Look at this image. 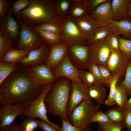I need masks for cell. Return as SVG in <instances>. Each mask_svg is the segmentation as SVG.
Masks as SVG:
<instances>
[{
    "label": "cell",
    "instance_id": "db71d44e",
    "mask_svg": "<svg viewBox=\"0 0 131 131\" xmlns=\"http://www.w3.org/2000/svg\"><path fill=\"white\" fill-rule=\"evenodd\" d=\"M128 131V130H126V131Z\"/></svg>",
    "mask_w": 131,
    "mask_h": 131
},
{
    "label": "cell",
    "instance_id": "7bdbcfd3",
    "mask_svg": "<svg viewBox=\"0 0 131 131\" xmlns=\"http://www.w3.org/2000/svg\"><path fill=\"white\" fill-rule=\"evenodd\" d=\"M86 69L92 74L95 78L98 84L103 85L102 80L98 65L89 62L87 65Z\"/></svg>",
    "mask_w": 131,
    "mask_h": 131
},
{
    "label": "cell",
    "instance_id": "4fadbf2b",
    "mask_svg": "<svg viewBox=\"0 0 131 131\" xmlns=\"http://www.w3.org/2000/svg\"><path fill=\"white\" fill-rule=\"evenodd\" d=\"M50 47L51 45L45 42L40 47L31 50L20 63L24 66L28 67L41 65L47 57Z\"/></svg>",
    "mask_w": 131,
    "mask_h": 131
},
{
    "label": "cell",
    "instance_id": "ffe728a7",
    "mask_svg": "<svg viewBox=\"0 0 131 131\" xmlns=\"http://www.w3.org/2000/svg\"><path fill=\"white\" fill-rule=\"evenodd\" d=\"M112 32L123 38L131 40V21L127 18L118 21L113 20L109 25Z\"/></svg>",
    "mask_w": 131,
    "mask_h": 131
},
{
    "label": "cell",
    "instance_id": "277c9868",
    "mask_svg": "<svg viewBox=\"0 0 131 131\" xmlns=\"http://www.w3.org/2000/svg\"><path fill=\"white\" fill-rule=\"evenodd\" d=\"M101 107V106L96 104L92 99H86L73 109L68 120L73 125L85 130L89 128V121L91 116Z\"/></svg>",
    "mask_w": 131,
    "mask_h": 131
},
{
    "label": "cell",
    "instance_id": "ba28073f",
    "mask_svg": "<svg viewBox=\"0 0 131 131\" xmlns=\"http://www.w3.org/2000/svg\"><path fill=\"white\" fill-rule=\"evenodd\" d=\"M52 70L45 65L28 67L26 72L31 82L39 87L52 84L56 78Z\"/></svg>",
    "mask_w": 131,
    "mask_h": 131
},
{
    "label": "cell",
    "instance_id": "9c48e42d",
    "mask_svg": "<svg viewBox=\"0 0 131 131\" xmlns=\"http://www.w3.org/2000/svg\"><path fill=\"white\" fill-rule=\"evenodd\" d=\"M88 45L90 62L106 66L112 51L106 40Z\"/></svg>",
    "mask_w": 131,
    "mask_h": 131
},
{
    "label": "cell",
    "instance_id": "30bf717a",
    "mask_svg": "<svg viewBox=\"0 0 131 131\" xmlns=\"http://www.w3.org/2000/svg\"><path fill=\"white\" fill-rule=\"evenodd\" d=\"M52 72L56 79L64 77L71 82H82L80 78L79 70L72 63L68 54Z\"/></svg>",
    "mask_w": 131,
    "mask_h": 131
},
{
    "label": "cell",
    "instance_id": "7c38bea8",
    "mask_svg": "<svg viewBox=\"0 0 131 131\" xmlns=\"http://www.w3.org/2000/svg\"><path fill=\"white\" fill-rule=\"evenodd\" d=\"M68 54L72 63L80 70L86 69L90 62L88 45L77 44L68 46Z\"/></svg>",
    "mask_w": 131,
    "mask_h": 131
},
{
    "label": "cell",
    "instance_id": "d6a6232c",
    "mask_svg": "<svg viewBox=\"0 0 131 131\" xmlns=\"http://www.w3.org/2000/svg\"><path fill=\"white\" fill-rule=\"evenodd\" d=\"M31 25L39 29L59 35L62 29V25L51 23L44 22Z\"/></svg>",
    "mask_w": 131,
    "mask_h": 131
},
{
    "label": "cell",
    "instance_id": "4dcf8cb0",
    "mask_svg": "<svg viewBox=\"0 0 131 131\" xmlns=\"http://www.w3.org/2000/svg\"><path fill=\"white\" fill-rule=\"evenodd\" d=\"M106 112L112 123L123 126V109L119 107H114L108 110Z\"/></svg>",
    "mask_w": 131,
    "mask_h": 131
},
{
    "label": "cell",
    "instance_id": "83f0119b",
    "mask_svg": "<svg viewBox=\"0 0 131 131\" xmlns=\"http://www.w3.org/2000/svg\"><path fill=\"white\" fill-rule=\"evenodd\" d=\"M119 78V75L117 74H115L112 76L109 84V93L104 103L107 106H112L116 105L115 98L117 85Z\"/></svg>",
    "mask_w": 131,
    "mask_h": 131
},
{
    "label": "cell",
    "instance_id": "e0dca14e",
    "mask_svg": "<svg viewBox=\"0 0 131 131\" xmlns=\"http://www.w3.org/2000/svg\"><path fill=\"white\" fill-rule=\"evenodd\" d=\"M68 49V46L63 43L51 45L45 65L53 70L67 54Z\"/></svg>",
    "mask_w": 131,
    "mask_h": 131
},
{
    "label": "cell",
    "instance_id": "8fae6325",
    "mask_svg": "<svg viewBox=\"0 0 131 131\" xmlns=\"http://www.w3.org/2000/svg\"><path fill=\"white\" fill-rule=\"evenodd\" d=\"M71 91L67 108L68 117L76 106L83 101L90 98L88 87L82 82H71Z\"/></svg>",
    "mask_w": 131,
    "mask_h": 131
},
{
    "label": "cell",
    "instance_id": "816d5d0a",
    "mask_svg": "<svg viewBox=\"0 0 131 131\" xmlns=\"http://www.w3.org/2000/svg\"><path fill=\"white\" fill-rule=\"evenodd\" d=\"M127 18L131 21V0L128 4V15Z\"/></svg>",
    "mask_w": 131,
    "mask_h": 131
},
{
    "label": "cell",
    "instance_id": "4316f807",
    "mask_svg": "<svg viewBox=\"0 0 131 131\" xmlns=\"http://www.w3.org/2000/svg\"><path fill=\"white\" fill-rule=\"evenodd\" d=\"M112 32L111 28L109 25L99 27L92 37L87 40V44L88 45L93 43L104 40Z\"/></svg>",
    "mask_w": 131,
    "mask_h": 131
},
{
    "label": "cell",
    "instance_id": "5bb4252c",
    "mask_svg": "<svg viewBox=\"0 0 131 131\" xmlns=\"http://www.w3.org/2000/svg\"><path fill=\"white\" fill-rule=\"evenodd\" d=\"M130 60L122 53L112 50L106 66L112 75L117 74L120 78L124 77Z\"/></svg>",
    "mask_w": 131,
    "mask_h": 131
},
{
    "label": "cell",
    "instance_id": "b9f144b4",
    "mask_svg": "<svg viewBox=\"0 0 131 131\" xmlns=\"http://www.w3.org/2000/svg\"><path fill=\"white\" fill-rule=\"evenodd\" d=\"M98 131H122L123 126L112 122L98 123Z\"/></svg>",
    "mask_w": 131,
    "mask_h": 131
},
{
    "label": "cell",
    "instance_id": "cb8c5ba5",
    "mask_svg": "<svg viewBox=\"0 0 131 131\" xmlns=\"http://www.w3.org/2000/svg\"><path fill=\"white\" fill-rule=\"evenodd\" d=\"M90 98L94 99L97 104L101 106L104 104L107 95L106 90L102 84H98L88 87Z\"/></svg>",
    "mask_w": 131,
    "mask_h": 131
},
{
    "label": "cell",
    "instance_id": "f1b7e54d",
    "mask_svg": "<svg viewBox=\"0 0 131 131\" xmlns=\"http://www.w3.org/2000/svg\"><path fill=\"white\" fill-rule=\"evenodd\" d=\"M29 25L40 34L46 42L51 46L61 43L59 35L39 29L32 25Z\"/></svg>",
    "mask_w": 131,
    "mask_h": 131
},
{
    "label": "cell",
    "instance_id": "9a60e30c",
    "mask_svg": "<svg viewBox=\"0 0 131 131\" xmlns=\"http://www.w3.org/2000/svg\"><path fill=\"white\" fill-rule=\"evenodd\" d=\"M26 108L12 104L1 105L0 108V128L8 126L18 115H24Z\"/></svg>",
    "mask_w": 131,
    "mask_h": 131
},
{
    "label": "cell",
    "instance_id": "ac0fdd59",
    "mask_svg": "<svg viewBox=\"0 0 131 131\" xmlns=\"http://www.w3.org/2000/svg\"><path fill=\"white\" fill-rule=\"evenodd\" d=\"M70 19L87 41L99 27L90 15Z\"/></svg>",
    "mask_w": 131,
    "mask_h": 131
},
{
    "label": "cell",
    "instance_id": "681fc988",
    "mask_svg": "<svg viewBox=\"0 0 131 131\" xmlns=\"http://www.w3.org/2000/svg\"><path fill=\"white\" fill-rule=\"evenodd\" d=\"M0 131H23L19 125L15 122L10 125L2 128H0Z\"/></svg>",
    "mask_w": 131,
    "mask_h": 131
},
{
    "label": "cell",
    "instance_id": "3957f363",
    "mask_svg": "<svg viewBox=\"0 0 131 131\" xmlns=\"http://www.w3.org/2000/svg\"><path fill=\"white\" fill-rule=\"evenodd\" d=\"M71 90V82L66 78L60 79L53 85L45 100L50 114L68 120L67 108Z\"/></svg>",
    "mask_w": 131,
    "mask_h": 131
},
{
    "label": "cell",
    "instance_id": "f6af8a7d",
    "mask_svg": "<svg viewBox=\"0 0 131 131\" xmlns=\"http://www.w3.org/2000/svg\"><path fill=\"white\" fill-rule=\"evenodd\" d=\"M123 125L128 131H131V109H123Z\"/></svg>",
    "mask_w": 131,
    "mask_h": 131
},
{
    "label": "cell",
    "instance_id": "e575fe53",
    "mask_svg": "<svg viewBox=\"0 0 131 131\" xmlns=\"http://www.w3.org/2000/svg\"><path fill=\"white\" fill-rule=\"evenodd\" d=\"M23 121L19 125L23 131H34L39 127L40 121L35 119H25L22 117Z\"/></svg>",
    "mask_w": 131,
    "mask_h": 131
},
{
    "label": "cell",
    "instance_id": "c3c4849f",
    "mask_svg": "<svg viewBox=\"0 0 131 131\" xmlns=\"http://www.w3.org/2000/svg\"><path fill=\"white\" fill-rule=\"evenodd\" d=\"M39 127L43 131H58L52 125L42 120L40 121Z\"/></svg>",
    "mask_w": 131,
    "mask_h": 131
},
{
    "label": "cell",
    "instance_id": "74e56055",
    "mask_svg": "<svg viewBox=\"0 0 131 131\" xmlns=\"http://www.w3.org/2000/svg\"><path fill=\"white\" fill-rule=\"evenodd\" d=\"M30 0H17L14 1L10 7L12 15L15 16L29 5Z\"/></svg>",
    "mask_w": 131,
    "mask_h": 131
},
{
    "label": "cell",
    "instance_id": "7a4b0ae2",
    "mask_svg": "<svg viewBox=\"0 0 131 131\" xmlns=\"http://www.w3.org/2000/svg\"><path fill=\"white\" fill-rule=\"evenodd\" d=\"M55 0H30L29 5L14 16L28 25L49 22L61 25L63 19L56 15Z\"/></svg>",
    "mask_w": 131,
    "mask_h": 131
},
{
    "label": "cell",
    "instance_id": "d4e9b609",
    "mask_svg": "<svg viewBox=\"0 0 131 131\" xmlns=\"http://www.w3.org/2000/svg\"><path fill=\"white\" fill-rule=\"evenodd\" d=\"M72 2L73 0H55L54 9L57 15L62 19L67 17L71 7Z\"/></svg>",
    "mask_w": 131,
    "mask_h": 131
},
{
    "label": "cell",
    "instance_id": "44dd1931",
    "mask_svg": "<svg viewBox=\"0 0 131 131\" xmlns=\"http://www.w3.org/2000/svg\"><path fill=\"white\" fill-rule=\"evenodd\" d=\"M131 0H111L113 20L118 21L127 18L128 4Z\"/></svg>",
    "mask_w": 131,
    "mask_h": 131
},
{
    "label": "cell",
    "instance_id": "7402d4cb",
    "mask_svg": "<svg viewBox=\"0 0 131 131\" xmlns=\"http://www.w3.org/2000/svg\"><path fill=\"white\" fill-rule=\"evenodd\" d=\"M90 14L85 0H73L67 17L70 18H78L90 15Z\"/></svg>",
    "mask_w": 131,
    "mask_h": 131
},
{
    "label": "cell",
    "instance_id": "f907efd6",
    "mask_svg": "<svg viewBox=\"0 0 131 131\" xmlns=\"http://www.w3.org/2000/svg\"><path fill=\"white\" fill-rule=\"evenodd\" d=\"M131 109V97L128 99L123 109Z\"/></svg>",
    "mask_w": 131,
    "mask_h": 131
},
{
    "label": "cell",
    "instance_id": "52a82bcc",
    "mask_svg": "<svg viewBox=\"0 0 131 131\" xmlns=\"http://www.w3.org/2000/svg\"><path fill=\"white\" fill-rule=\"evenodd\" d=\"M61 25L62 29L59 35L61 43L68 46L87 44V40L70 18L63 19Z\"/></svg>",
    "mask_w": 131,
    "mask_h": 131
},
{
    "label": "cell",
    "instance_id": "ab89813d",
    "mask_svg": "<svg viewBox=\"0 0 131 131\" xmlns=\"http://www.w3.org/2000/svg\"><path fill=\"white\" fill-rule=\"evenodd\" d=\"M106 40L112 50L122 53L119 48L118 36L112 32L109 35Z\"/></svg>",
    "mask_w": 131,
    "mask_h": 131
},
{
    "label": "cell",
    "instance_id": "8992f818",
    "mask_svg": "<svg viewBox=\"0 0 131 131\" xmlns=\"http://www.w3.org/2000/svg\"><path fill=\"white\" fill-rule=\"evenodd\" d=\"M20 27L19 39L16 49L32 50L40 47L46 42L40 34L30 25L16 19Z\"/></svg>",
    "mask_w": 131,
    "mask_h": 131
},
{
    "label": "cell",
    "instance_id": "836d02e7",
    "mask_svg": "<svg viewBox=\"0 0 131 131\" xmlns=\"http://www.w3.org/2000/svg\"><path fill=\"white\" fill-rule=\"evenodd\" d=\"M79 73L82 82L88 87L99 84L94 76L89 71L80 70Z\"/></svg>",
    "mask_w": 131,
    "mask_h": 131
},
{
    "label": "cell",
    "instance_id": "603a6c76",
    "mask_svg": "<svg viewBox=\"0 0 131 131\" xmlns=\"http://www.w3.org/2000/svg\"><path fill=\"white\" fill-rule=\"evenodd\" d=\"M31 50L10 49L4 53L0 62L16 63L20 62L26 57Z\"/></svg>",
    "mask_w": 131,
    "mask_h": 131
},
{
    "label": "cell",
    "instance_id": "484cf974",
    "mask_svg": "<svg viewBox=\"0 0 131 131\" xmlns=\"http://www.w3.org/2000/svg\"><path fill=\"white\" fill-rule=\"evenodd\" d=\"M14 42L11 40L8 34L0 26V59L1 60L5 52L13 48Z\"/></svg>",
    "mask_w": 131,
    "mask_h": 131
},
{
    "label": "cell",
    "instance_id": "bcb514c9",
    "mask_svg": "<svg viewBox=\"0 0 131 131\" xmlns=\"http://www.w3.org/2000/svg\"><path fill=\"white\" fill-rule=\"evenodd\" d=\"M11 6L10 3L6 0H0V19L5 17Z\"/></svg>",
    "mask_w": 131,
    "mask_h": 131
},
{
    "label": "cell",
    "instance_id": "2e32d148",
    "mask_svg": "<svg viewBox=\"0 0 131 131\" xmlns=\"http://www.w3.org/2000/svg\"><path fill=\"white\" fill-rule=\"evenodd\" d=\"M90 15L99 27L109 26L113 20L111 0L100 4Z\"/></svg>",
    "mask_w": 131,
    "mask_h": 131
},
{
    "label": "cell",
    "instance_id": "ee69618b",
    "mask_svg": "<svg viewBox=\"0 0 131 131\" xmlns=\"http://www.w3.org/2000/svg\"><path fill=\"white\" fill-rule=\"evenodd\" d=\"M62 125L60 131H84L85 130L75 126L68 120L61 119Z\"/></svg>",
    "mask_w": 131,
    "mask_h": 131
},
{
    "label": "cell",
    "instance_id": "f546056e",
    "mask_svg": "<svg viewBox=\"0 0 131 131\" xmlns=\"http://www.w3.org/2000/svg\"><path fill=\"white\" fill-rule=\"evenodd\" d=\"M17 68L16 63L0 62V85Z\"/></svg>",
    "mask_w": 131,
    "mask_h": 131
},
{
    "label": "cell",
    "instance_id": "60d3db41",
    "mask_svg": "<svg viewBox=\"0 0 131 131\" xmlns=\"http://www.w3.org/2000/svg\"><path fill=\"white\" fill-rule=\"evenodd\" d=\"M104 86L109 87V82L113 75L109 70L105 66L101 65H98Z\"/></svg>",
    "mask_w": 131,
    "mask_h": 131
},
{
    "label": "cell",
    "instance_id": "8d00e7d4",
    "mask_svg": "<svg viewBox=\"0 0 131 131\" xmlns=\"http://www.w3.org/2000/svg\"><path fill=\"white\" fill-rule=\"evenodd\" d=\"M98 122V123H106L111 122L109 119L105 112L98 110L91 116L89 121L90 124L94 122Z\"/></svg>",
    "mask_w": 131,
    "mask_h": 131
},
{
    "label": "cell",
    "instance_id": "d590c367",
    "mask_svg": "<svg viewBox=\"0 0 131 131\" xmlns=\"http://www.w3.org/2000/svg\"><path fill=\"white\" fill-rule=\"evenodd\" d=\"M119 48L122 53L131 60V40L124 39L118 36Z\"/></svg>",
    "mask_w": 131,
    "mask_h": 131
},
{
    "label": "cell",
    "instance_id": "5b68a950",
    "mask_svg": "<svg viewBox=\"0 0 131 131\" xmlns=\"http://www.w3.org/2000/svg\"><path fill=\"white\" fill-rule=\"evenodd\" d=\"M53 86L51 84L43 87L39 96L26 108L24 115L27 119L39 118L52 125L58 131H60V126L53 123L48 119L47 115L48 111L45 102L46 96Z\"/></svg>",
    "mask_w": 131,
    "mask_h": 131
},
{
    "label": "cell",
    "instance_id": "1f68e13d",
    "mask_svg": "<svg viewBox=\"0 0 131 131\" xmlns=\"http://www.w3.org/2000/svg\"><path fill=\"white\" fill-rule=\"evenodd\" d=\"M126 91L121 82H118L117 85L116 91L115 100V104L118 107L123 109L128 100Z\"/></svg>",
    "mask_w": 131,
    "mask_h": 131
},
{
    "label": "cell",
    "instance_id": "f35d334b",
    "mask_svg": "<svg viewBox=\"0 0 131 131\" xmlns=\"http://www.w3.org/2000/svg\"><path fill=\"white\" fill-rule=\"evenodd\" d=\"M121 82L126 91L128 97L131 96V60L129 61L124 79Z\"/></svg>",
    "mask_w": 131,
    "mask_h": 131
},
{
    "label": "cell",
    "instance_id": "f5cc1de1",
    "mask_svg": "<svg viewBox=\"0 0 131 131\" xmlns=\"http://www.w3.org/2000/svg\"><path fill=\"white\" fill-rule=\"evenodd\" d=\"M84 131H92L89 128H88L85 130Z\"/></svg>",
    "mask_w": 131,
    "mask_h": 131
},
{
    "label": "cell",
    "instance_id": "d6986e66",
    "mask_svg": "<svg viewBox=\"0 0 131 131\" xmlns=\"http://www.w3.org/2000/svg\"><path fill=\"white\" fill-rule=\"evenodd\" d=\"M18 23L13 16L10 7L5 18L0 20V26L4 29L14 42L19 34Z\"/></svg>",
    "mask_w": 131,
    "mask_h": 131
},
{
    "label": "cell",
    "instance_id": "7dc6e473",
    "mask_svg": "<svg viewBox=\"0 0 131 131\" xmlns=\"http://www.w3.org/2000/svg\"><path fill=\"white\" fill-rule=\"evenodd\" d=\"M108 0H85L87 6L90 12L93 11L100 4Z\"/></svg>",
    "mask_w": 131,
    "mask_h": 131
},
{
    "label": "cell",
    "instance_id": "6da1fadb",
    "mask_svg": "<svg viewBox=\"0 0 131 131\" xmlns=\"http://www.w3.org/2000/svg\"><path fill=\"white\" fill-rule=\"evenodd\" d=\"M9 75L0 85V104L16 105L26 108L40 94L43 88L31 82L26 73Z\"/></svg>",
    "mask_w": 131,
    "mask_h": 131
}]
</instances>
